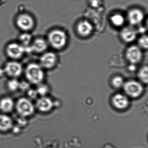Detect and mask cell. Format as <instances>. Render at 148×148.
I'll list each match as a JSON object with an SVG mask.
<instances>
[{
    "label": "cell",
    "instance_id": "obj_1",
    "mask_svg": "<svg viewBox=\"0 0 148 148\" xmlns=\"http://www.w3.org/2000/svg\"><path fill=\"white\" fill-rule=\"evenodd\" d=\"M24 73L27 81L35 85L43 83L45 77V70L38 63L35 62L27 65L24 68Z\"/></svg>",
    "mask_w": 148,
    "mask_h": 148
},
{
    "label": "cell",
    "instance_id": "obj_2",
    "mask_svg": "<svg viewBox=\"0 0 148 148\" xmlns=\"http://www.w3.org/2000/svg\"><path fill=\"white\" fill-rule=\"evenodd\" d=\"M49 46L53 49L60 50L64 48L67 41L66 33L60 29H54L49 32L47 38Z\"/></svg>",
    "mask_w": 148,
    "mask_h": 148
},
{
    "label": "cell",
    "instance_id": "obj_3",
    "mask_svg": "<svg viewBox=\"0 0 148 148\" xmlns=\"http://www.w3.org/2000/svg\"><path fill=\"white\" fill-rule=\"evenodd\" d=\"M24 68L18 60H11L6 63L3 72L10 78L18 79L24 73Z\"/></svg>",
    "mask_w": 148,
    "mask_h": 148
},
{
    "label": "cell",
    "instance_id": "obj_4",
    "mask_svg": "<svg viewBox=\"0 0 148 148\" xmlns=\"http://www.w3.org/2000/svg\"><path fill=\"white\" fill-rule=\"evenodd\" d=\"M16 26L23 32H29L34 28L35 21L33 17L27 13L19 14L15 21Z\"/></svg>",
    "mask_w": 148,
    "mask_h": 148
},
{
    "label": "cell",
    "instance_id": "obj_5",
    "mask_svg": "<svg viewBox=\"0 0 148 148\" xmlns=\"http://www.w3.org/2000/svg\"><path fill=\"white\" fill-rule=\"evenodd\" d=\"M16 109L18 114L23 117L32 116L35 111V107L32 102L27 98H21L17 101Z\"/></svg>",
    "mask_w": 148,
    "mask_h": 148
},
{
    "label": "cell",
    "instance_id": "obj_6",
    "mask_svg": "<svg viewBox=\"0 0 148 148\" xmlns=\"http://www.w3.org/2000/svg\"><path fill=\"white\" fill-rule=\"evenodd\" d=\"M26 53L25 48L18 42H11L5 48L6 54L11 60H18Z\"/></svg>",
    "mask_w": 148,
    "mask_h": 148
},
{
    "label": "cell",
    "instance_id": "obj_7",
    "mask_svg": "<svg viewBox=\"0 0 148 148\" xmlns=\"http://www.w3.org/2000/svg\"><path fill=\"white\" fill-rule=\"evenodd\" d=\"M58 61V56L55 53L46 51L41 54L38 63L44 70H50L54 67Z\"/></svg>",
    "mask_w": 148,
    "mask_h": 148
},
{
    "label": "cell",
    "instance_id": "obj_8",
    "mask_svg": "<svg viewBox=\"0 0 148 148\" xmlns=\"http://www.w3.org/2000/svg\"><path fill=\"white\" fill-rule=\"evenodd\" d=\"M49 45L47 40L44 38H39L33 39L27 52L33 53L36 54H41L47 51Z\"/></svg>",
    "mask_w": 148,
    "mask_h": 148
},
{
    "label": "cell",
    "instance_id": "obj_9",
    "mask_svg": "<svg viewBox=\"0 0 148 148\" xmlns=\"http://www.w3.org/2000/svg\"><path fill=\"white\" fill-rule=\"evenodd\" d=\"M124 90L130 97H137L143 92V88L139 82L136 80H129L124 84Z\"/></svg>",
    "mask_w": 148,
    "mask_h": 148
},
{
    "label": "cell",
    "instance_id": "obj_10",
    "mask_svg": "<svg viewBox=\"0 0 148 148\" xmlns=\"http://www.w3.org/2000/svg\"><path fill=\"white\" fill-rule=\"evenodd\" d=\"M125 57L131 64L136 65L142 60L143 58L142 50L138 46H131L126 50Z\"/></svg>",
    "mask_w": 148,
    "mask_h": 148
},
{
    "label": "cell",
    "instance_id": "obj_11",
    "mask_svg": "<svg viewBox=\"0 0 148 148\" xmlns=\"http://www.w3.org/2000/svg\"><path fill=\"white\" fill-rule=\"evenodd\" d=\"M127 18L131 25H138L143 22L144 18V14L140 9L134 8L128 12Z\"/></svg>",
    "mask_w": 148,
    "mask_h": 148
},
{
    "label": "cell",
    "instance_id": "obj_12",
    "mask_svg": "<svg viewBox=\"0 0 148 148\" xmlns=\"http://www.w3.org/2000/svg\"><path fill=\"white\" fill-rule=\"evenodd\" d=\"M137 32L132 27H124L120 32V36L124 41L126 43L133 42L137 38Z\"/></svg>",
    "mask_w": 148,
    "mask_h": 148
},
{
    "label": "cell",
    "instance_id": "obj_13",
    "mask_svg": "<svg viewBox=\"0 0 148 148\" xmlns=\"http://www.w3.org/2000/svg\"><path fill=\"white\" fill-rule=\"evenodd\" d=\"M77 32L80 36L86 37L90 35L93 31V26L90 22L84 20L80 21L77 27Z\"/></svg>",
    "mask_w": 148,
    "mask_h": 148
},
{
    "label": "cell",
    "instance_id": "obj_14",
    "mask_svg": "<svg viewBox=\"0 0 148 148\" xmlns=\"http://www.w3.org/2000/svg\"><path fill=\"white\" fill-rule=\"evenodd\" d=\"M53 106V103L49 98L42 96L36 102V107L38 110L43 112L49 111Z\"/></svg>",
    "mask_w": 148,
    "mask_h": 148
},
{
    "label": "cell",
    "instance_id": "obj_15",
    "mask_svg": "<svg viewBox=\"0 0 148 148\" xmlns=\"http://www.w3.org/2000/svg\"><path fill=\"white\" fill-rule=\"evenodd\" d=\"M13 121L12 118L6 114H0V131L7 132L13 127Z\"/></svg>",
    "mask_w": 148,
    "mask_h": 148
},
{
    "label": "cell",
    "instance_id": "obj_16",
    "mask_svg": "<svg viewBox=\"0 0 148 148\" xmlns=\"http://www.w3.org/2000/svg\"><path fill=\"white\" fill-rule=\"evenodd\" d=\"M112 103L116 108L124 109L126 108L129 105V100L125 96L122 94H118L112 98Z\"/></svg>",
    "mask_w": 148,
    "mask_h": 148
},
{
    "label": "cell",
    "instance_id": "obj_17",
    "mask_svg": "<svg viewBox=\"0 0 148 148\" xmlns=\"http://www.w3.org/2000/svg\"><path fill=\"white\" fill-rule=\"evenodd\" d=\"M14 106L13 100L10 97H6L0 100V110L5 113L11 112Z\"/></svg>",
    "mask_w": 148,
    "mask_h": 148
},
{
    "label": "cell",
    "instance_id": "obj_18",
    "mask_svg": "<svg viewBox=\"0 0 148 148\" xmlns=\"http://www.w3.org/2000/svg\"><path fill=\"white\" fill-rule=\"evenodd\" d=\"M32 36L29 32H23L18 37V42L27 49L29 47L32 41Z\"/></svg>",
    "mask_w": 148,
    "mask_h": 148
},
{
    "label": "cell",
    "instance_id": "obj_19",
    "mask_svg": "<svg viewBox=\"0 0 148 148\" xmlns=\"http://www.w3.org/2000/svg\"><path fill=\"white\" fill-rule=\"evenodd\" d=\"M110 21L114 26L120 27L125 23V18L122 14H115L110 17Z\"/></svg>",
    "mask_w": 148,
    "mask_h": 148
},
{
    "label": "cell",
    "instance_id": "obj_20",
    "mask_svg": "<svg viewBox=\"0 0 148 148\" xmlns=\"http://www.w3.org/2000/svg\"><path fill=\"white\" fill-rule=\"evenodd\" d=\"M138 77L142 82L147 84L148 80V66H144L142 67L138 71Z\"/></svg>",
    "mask_w": 148,
    "mask_h": 148
},
{
    "label": "cell",
    "instance_id": "obj_21",
    "mask_svg": "<svg viewBox=\"0 0 148 148\" xmlns=\"http://www.w3.org/2000/svg\"><path fill=\"white\" fill-rule=\"evenodd\" d=\"M20 81L18 79L10 78L7 82V87L10 90L15 91L19 89Z\"/></svg>",
    "mask_w": 148,
    "mask_h": 148
},
{
    "label": "cell",
    "instance_id": "obj_22",
    "mask_svg": "<svg viewBox=\"0 0 148 148\" xmlns=\"http://www.w3.org/2000/svg\"><path fill=\"white\" fill-rule=\"evenodd\" d=\"M138 46L141 49H147L148 47V38L147 35L141 36L138 41Z\"/></svg>",
    "mask_w": 148,
    "mask_h": 148
},
{
    "label": "cell",
    "instance_id": "obj_23",
    "mask_svg": "<svg viewBox=\"0 0 148 148\" xmlns=\"http://www.w3.org/2000/svg\"><path fill=\"white\" fill-rule=\"evenodd\" d=\"M112 84L115 88H119L123 86L124 82L122 77L120 76H116L112 80Z\"/></svg>",
    "mask_w": 148,
    "mask_h": 148
},
{
    "label": "cell",
    "instance_id": "obj_24",
    "mask_svg": "<svg viewBox=\"0 0 148 148\" xmlns=\"http://www.w3.org/2000/svg\"><path fill=\"white\" fill-rule=\"evenodd\" d=\"M37 86H38V87L36 90L38 94H39L42 97L45 96L48 92V86L46 85L43 84V83Z\"/></svg>",
    "mask_w": 148,
    "mask_h": 148
},
{
    "label": "cell",
    "instance_id": "obj_25",
    "mask_svg": "<svg viewBox=\"0 0 148 148\" xmlns=\"http://www.w3.org/2000/svg\"><path fill=\"white\" fill-rule=\"evenodd\" d=\"M30 83L26 81H22L20 82L19 89L23 90H28L30 89Z\"/></svg>",
    "mask_w": 148,
    "mask_h": 148
},
{
    "label": "cell",
    "instance_id": "obj_26",
    "mask_svg": "<svg viewBox=\"0 0 148 148\" xmlns=\"http://www.w3.org/2000/svg\"><path fill=\"white\" fill-rule=\"evenodd\" d=\"M27 94H28L29 97L32 99H35L38 95V93L36 90L30 89V88L28 90Z\"/></svg>",
    "mask_w": 148,
    "mask_h": 148
}]
</instances>
